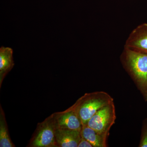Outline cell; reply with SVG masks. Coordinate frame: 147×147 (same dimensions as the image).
Returning a JSON list of instances; mask_svg holds the SVG:
<instances>
[{
	"label": "cell",
	"mask_w": 147,
	"mask_h": 147,
	"mask_svg": "<svg viewBox=\"0 0 147 147\" xmlns=\"http://www.w3.org/2000/svg\"><path fill=\"white\" fill-rule=\"evenodd\" d=\"M123 64L147 100V54L125 47Z\"/></svg>",
	"instance_id": "1"
},
{
	"label": "cell",
	"mask_w": 147,
	"mask_h": 147,
	"mask_svg": "<svg viewBox=\"0 0 147 147\" xmlns=\"http://www.w3.org/2000/svg\"><path fill=\"white\" fill-rule=\"evenodd\" d=\"M113 102V98L106 92H96L86 94L71 108L77 113L84 125L98 110Z\"/></svg>",
	"instance_id": "2"
},
{
	"label": "cell",
	"mask_w": 147,
	"mask_h": 147,
	"mask_svg": "<svg viewBox=\"0 0 147 147\" xmlns=\"http://www.w3.org/2000/svg\"><path fill=\"white\" fill-rule=\"evenodd\" d=\"M116 119L115 107L114 102L104 106L95 114L86 125L98 132L109 136V131Z\"/></svg>",
	"instance_id": "3"
},
{
	"label": "cell",
	"mask_w": 147,
	"mask_h": 147,
	"mask_svg": "<svg viewBox=\"0 0 147 147\" xmlns=\"http://www.w3.org/2000/svg\"><path fill=\"white\" fill-rule=\"evenodd\" d=\"M56 128L53 116H51L38 125L32 139L30 146L58 147L55 137Z\"/></svg>",
	"instance_id": "4"
},
{
	"label": "cell",
	"mask_w": 147,
	"mask_h": 147,
	"mask_svg": "<svg viewBox=\"0 0 147 147\" xmlns=\"http://www.w3.org/2000/svg\"><path fill=\"white\" fill-rule=\"evenodd\" d=\"M125 47L147 54V24L139 25L131 32Z\"/></svg>",
	"instance_id": "5"
},
{
	"label": "cell",
	"mask_w": 147,
	"mask_h": 147,
	"mask_svg": "<svg viewBox=\"0 0 147 147\" xmlns=\"http://www.w3.org/2000/svg\"><path fill=\"white\" fill-rule=\"evenodd\" d=\"M56 128L81 131L83 124L75 111L71 108L63 113L53 116Z\"/></svg>",
	"instance_id": "6"
},
{
	"label": "cell",
	"mask_w": 147,
	"mask_h": 147,
	"mask_svg": "<svg viewBox=\"0 0 147 147\" xmlns=\"http://www.w3.org/2000/svg\"><path fill=\"white\" fill-rule=\"evenodd\" d=\"M55 137L58 147H78L82 135L79 130L56 128Z\"/></svg>",
	"instance_id": "7"
},
{
	"label": "cell",
	"mask_w": 147,
	"mask_h": 147,
	"mask_svg": "<svg viewBox=\"0 0 147 147\" xmlns=\"http://www.w3.org/2000/svg\"><path fill=\"white\" fill-rule=\"evenodd\" d=\"M13 53L10 47L2 46L0 48V86L6 75L14 65Z\"/></svg>",
	"instance_id": "8"
},
{
	"label": "cell",
	"mask_w": 147,
	"mask_h": 147,
	"mask_svg": "<svg viewBox=\"0 0 147 147\" xmlns=\"http://www.w3.org/2000/svg\"><path fill=\"white\" fill-rule=\"evenodd\" d=\"M82 137L88 140L93 147H106L108 135L98 132L88 125H83L81 131Z\"/></svg>",
	"instance_id": "9"
},
{
	"label": "cell",
	"mask_w": 147,
	"mask_h": 147,
	"mask_svg": "<svg viewBox=\"0 0 147 147\" xmlns=\"http://www.w3.org/2000/svg\"><path fill=\"white\" fill-rule=\"evenodd\" d=\"M1 107L0 113V147H13L15 146L11 140L9 134L5 117Z\"/></svg>",
	"instance_id": "10"
},
{
	"label": "cell",
	"mask_w": 147,
	"mask_h": 147,
	"mask_svg": "<svg viewBox=\"0 0 147 147\" xmlns=\"http://www.w3.org/2000/svg\"><path fill=\"white\" fill-rule=\"evenodd\" d=\"M139 147H147V119L143 122Z\"/></svg>",
	"instance_id": "11"
},
{
	"label": "cell",
	"mask_w": 147,
	"mask_h": 147,
	"mask_svg": "<svg viewBox=\"0 0 147 147\" xmlns=\"http://www.w3.org/2000/svg\"><path fill=\"white\" fill-rule=\"evenodd\" d=\"M78 147H93L92 145L88 140L82 136V138L79 142Z\"/></svg>",
	"instance_id": "12"
}]
</instances>
